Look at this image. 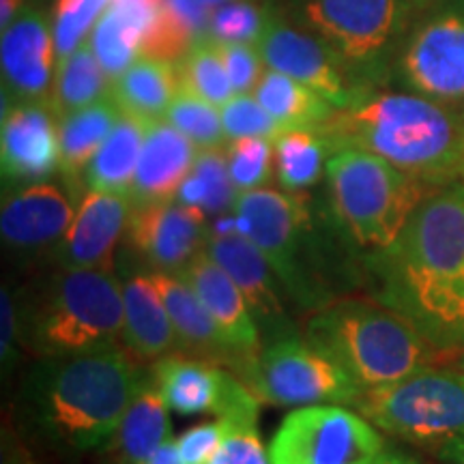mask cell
Returning a JSON list of instances; mask_svg holds the SVG:
<instances>
[{
	"mask_svg": "<svg viewBox=\"0 0 464 464\" xmlns=\"http://www.w3.org/2000/svg\"><path fill=\"white\" fill-rule=\"evenodd\" d=\"M202 179L207 189V200L202 211L207 216H222L235 208V202L239 198L235 183H232L228 172V161H226V150L219 149H202L198 158L191 168Z\"/></svg>",
	"mask_w": 464,
	"mask_h": 464,
	"instance_id": "40",
	"label": "cell"
},
{
	"mask_svg": "<svg viewBox=\"0 0 464 464\" xmlns=\"http://www.w3.org/2000/svg\"><path fill=\"white\" fill-rule=\"evenodd\" d=\"M170 406L161 398L150 376L133 398L130 409L112 437L103 445V456L108 464H142L164 440L170 439Z\"/></svg>",
	"mask_w": 464,
	"mask_h": 464,
	"instance_id": "25",
	"label": "cell"
},
{
	"mask_svg": "<svg viewBox=\"0 0 464 464\" xmlns=\"http://www.w3.org/2000/svg\"><path fill=\"white\" fill-rule=\"evenodd\" d=\"M123 346L140 363L181 353V342L174 332L164 301L149 271H131L123 280Z\"/></svg>",
	"mask_w": 464,
	"mask_h": 464,
	"instance_id": "23",
	"label": "cell"
},
{
	"mask_svg": "<svg viewBox=\"0 0 464 464\" xmlns=\"http://www.w3.org/2000/svg\"><path fill=\"white\" fill-rule=\"evenodd\" d=\"M415 0H288V15L335 52L370 89L392 84L398 52L413 24Z\"/></svg>",
	"mask_w": 464,
	"mask_h": 464,
	"instance_id": "7",
	"label": "cell"
},
{
	"mask_svg": "<svg viewBox=\"0 0 464 464\" xmlns=\"http://www.w3.org/2000/svg\"><path fill=\"white\" fill-rule=\"evenodd\" d=\"M147 127L149 121L140 116L121 112L106 142L102 144V149L97 150V155L86 168L82 179L86 188L130 196Z\"/></svg>",
	"mask_w": 464,
	"mask_h": 464,
	"instance_id": "27",
	"label": "cell"
},
{
	"mask_svg": "<svg viewBox=\"0 0 464 464\" xmlns=\"http://www.w3.org/2000/svg\"><path fill=\"white\" fill-rule=\"evenodd\" d=\"M276 14L256 0H232L216 9L208 22V37L219 44H258Z\"/></svg>",
	"mask_w": 464,
	"mask_h": 464,
	"instance_id": "36",
	"label": "cell"
},
{
	"mask_svg": "<svg viewBox=\"0 0 464 464\" xmlns=\"http://www.w3.org/2000/svg\"><path fill=\"white\" fill-rule=\"evenodd\" d=\"M181 91V75L177 63L140 56L112 82V97L121 112L140 116L144 121H160L177 92Z\"/></svg>",
	"mask_w": 464,
	"mask_h": 464,
	"instance_id": "26",
	"label": "cell"
},
{
	"mask_svg": "<svg viewBox=\"0 0 464 464\" xmlns=\"http://www.w3.org/2000/svg\"><path fill=\"white\" fill-rule=\"evenodd\" d=\"M385 440L362 413L307 404L284 417L269 445L271 464H370Z\"/></svg>",
	"mask_w": 464,
	"mask_h": 464,
	"instance_id": "12",
	"label": "cell"
},
{
	"mask_svg": "<svg viewBox=\"0 0 464 464\" xmlns=\"http://www.w3.org/2000/svg\"><path fill=\"white\" fill-rule=\"evenodd\" d=\"M196 158V144L185 133L168 121H150L130 189L133 207L177 198Z\"/></svg>",
	"mask_w": 464,
	"mask_h": 464,
	"instance_id": "21",
	"label": "cell"
},
{
	"mask_svg": "<svg viewBox=\"0 0 464 464\" xmlns=\"http://www.w3.org/2000/svg\"><path fill=\"white\" fill-rule=\"evenodd\" d=\"M149 276L158 286L161 301L170 314L183 355L207 359L232 372L241 359L189 284L181 276L161 274V271H149Z\"/></svg>",
	"mask_w": 464,
	"mask_h": 464,
	"instance_id": "22",
	"label": "cell"
},
{
	"mask_svg": "<svg viewBox=\"0 0 464 464\" xmlns=\"http://www.w3.org/2000/svg\"><path fill=\"white\" fill-rule=\"evenodd\" d=\"M110 89H112V82L86 39L73 54L58 63L48 103L56 112L58 121H63L75 110L106 100L110 97Z\"/></svg>",
	"mask_w": 464,
	"mask_h": 464,
	"instance_id": "30",
	"label": "cell"
},
{
	"mask_svg": "<svg viewBox=\"0 0 464 464\" xmlns=\"http://www.w3.org/2000/svg\"><path fill=\"white\" fill-rule=\"evenodd\" d=\"M208 11L202 0H164L153 31L142 44L140 56L179 63L191 45L208 34Z\"/></svg>",
	"mask_w": 464,
	"mask_h": 464,
	"instance_id": "32",
	"label": "cell"
},
{
	"mask_svg": "<svg viewBox=\"0 0 464 464\" xmlns=\"http://www.w3.org/2000/svg\"><path fill=\"white\" fill-rule=\"evenodd\" d=\"M125 346L44 359L28 381L26 402L45 437L69 450L103 448L147 382Z\"/></svg>",
	"mask_w": 464,
	"mask_h": 464,
	"instance_id": "3",
	"label": "cell"
},
{
	"mask_svg": "<svg viewBox=\"0 0 464 464\" xmlns=\"http://www.w3.org/2000/svg\"><path fill=\"white\" fill-rule=\"evenodd\" d=\"M392 84L464 108V0L421 5L398 52Z\"/></svg>",
	"mask_w": 464,
	"mask_h": 464,
	"instance_id": "10",
	"label": "cell"
},
{
	"mask_svg": "<svg viewBox=\"0 0 464 464\" xmlns=\"http://www.w3.org/2000/svg\"><path fill=\"white\" fill-rule=\"evenodd\" d=\"M0 318H3V340H0V353H3V363L7 365L14 357V344L15 338L20 335V327H17V310L15 301L11 297L7 288H3V299H0Z\"/></svg>",
	"mask_w": 464,
	"mask_h": 464,
	"instance_id": "43",
	"label": "cell"
},
{
	"mask_svg": "<svg viewBox=\"0 0 464 464\" xmlns=\"http://www.w3.org/2000/svg\"><path fill=\"white\" fill-rule=\"evenodd\" d=\"M304 338L340 363L363 390L432 368L448 357L381 301L340 299L305 321Z\"/></svg>",
	"mask_w": 464,
	"mask_h": 464,
	"instance_id": "4",
	"label": "cell"
},
{
	"mask_svg": "<svg viewBox=\"0 0 464 464\" xmlns=\"http://www.w3.org/2000/svg\"><path fill=\"white\" fill-rule=\"evenodd\" d=\"M324 174L335 224L365 256L393 246L415 208L437 189L363 149L335 150Z\"/></svg>",
	"mask_w": 464,
	"mask_h": 464,
	"instance_id": "6",
	"label": "cell"
},
{
	"mask_svg": "<svg viewBox=\"0 0 464 464\" xmlns=\"http://www.w3.org/2000/svg\"><path fill=\"white\" fill-rule=\"evenodd\" d=\"M318 131L332 155L363 149L430 188L464 181V110L417 92L376 89Z\"/></svg>",
	"mask_w": 464,
	"mask_h": 464,
	"instance_id": "2",
	"label": "cell"
},
{
	"mask_svg": "<svg viewBox=\"0 0 464 464\" xmlns=\"http://www.w3.org/2000/svg\"><path fill=\"white\" fill-rule=\"evenodd\" d=\"M357 413L382 432L443 460L464 462V372L426 368L382 387L365 390Z\"/></svg>",
	"mask_w": 464,
	"mask_h": 464,
	"instance_id": "8",
	"label": "cell"
},
{
	"mask_svg": "<svg viewBox=\"0 0 464 464\" xmlns=\"http://www.w3.org/2000/svg\"><path fill=\"white\" fill-rule=\"evenodd\" d=\"M3 103L0 164L5 181H45L61 168V121L48 100Z\"/></svg>",
	"mask_w": 464,
	"mask_h": 464,
	"instance_id": "15",
	"label": "cell"
},
{
	"mask_svg": "<svg viewBox=\"0 0 464 464\" xmlns=\"http://www.w3.org/2000/svg\"><path fill=\"white\" fill-rule=\"evenodd\" d=\"M177 200L183 202V205H188V207H198V208L205 207V200H207L205 183H202V179L194 170L185 177L181 188H179Z\"/></svg>",
	"mask_w": 464,
	"mask_h": 464,
	"instance_id": "44",
	"label": "cell"
},
{
	"mask_svg": "<svg viewBox=\"0 0 464 464\" xmlns=\"http://www.w3.org/2000/svg\"><path fill=\"white\" fill-rule=\"evenodd\" d=\"M24 9V0H0V24L7 28Z\"/></svg>",
	"mask_w": 464,
	"mask_h": 464,
	"instance_id": "47",
	"label": "cell"
},
{
	"mask_svg": "<svg viewBox=\"0 0 464 464\" xmlns=\"http://www.w3.org/2000/svg\"><path fill=\"white\" fill-rule=\"evenodd\" d=\"M327 142L318 130H288L276 140V174L286 191H304L321 181L327 160Z\"/></svg>",
	"mask_w": 464,
	"mask_h": 464,
	"instance_id": "33",
	"label": "cell"
},
{
	"mask_svg": "<svg viewBox=\"0 0 464 464\" xmlns=\"http://www.w3.org/2000/svg\"><path fill=\"white\" fill-rule=\"evenodd\" d=\"M211 226L207 213L179 200L133 207L125 247L147 271L181 276L207 249Z\"/></svg>",
	"mask_w": 464,
	"mask_h": 464,
	"instance_id": "14",
	"label": "cell"
},
{
	"mask_svg": "<svg viewBox=\"0 0 464 464\" xmlns=\"http://www.w3.org/2000/svg\"><path fill=\"white\" fill-rule=\"evenodd\" d=\"M224 439V423L222 421H207L200 426L189 428L177 439L179 456L183 464H208L216 456Z\"/></svg>",
	"mask_w": 464,
	"mask_h": 464,
	"instance_id": "42",
	"label": "cell"
},
{
	"mask_svg": "<svg viewBox=\"0 0 464 464\" xmlns=\"http://www.w3.org/2000/svg\"><path fill=\"white\" fill-rule=\"evenodd\" d=\"M218 44L235 95H249L263 78V56L249 44Z\"/></svg>",
	"mask_w": 464,
	"mask_h": 464,
	"instance_id": "41",
	"label": "cell"
},
{
	"mask_svg": "<svg viewBox=\"0 0 464 464\" xmlns=\"http://www.w3.org/2000/svg\"><path fill=\"white\" fill-rule=\"evenodd\" d=\"M123 282L112 271L63 269L24 316V342L44 359L123 346Z\"/></svg>",
	"mask_w": 464,
	"mask_h": 464,
	"instance_id": "5",
	"label": "cell"
},
{
	"mask_svg": "<svg viewBox=\"0 0 464 464\" xmlns=\"http://www.w3.org/2000/svg\"><path fill=\"white\" fill-rule=\"evenodd\" d=\"M112 0H56L54 5V50L58 63L73 54L86 42V34L95 28L97 20Z\"/></svg>",
	"mask_w": 464,
	"mask_h": 464,
	"instance_id": "37",
	"label": "cell"
},
{
	"mask_svg": "<svg viewBox=\"0 0 464 464\" xmlns=\"http://www.w3.org/2000/svg\"><path fill=\"white\" fill-rule=\"evenodd\" d=\"M256 48L266 67L310 86L335 110L355 106L368 92L376 91L363 84L321 39L277 14L266 24Z\"/></svg>",
	"mask_w": 464,
	"mask_h": 464,
	"instance_id": "13",
	"label": "cell"
},
{
	"mask_svg": "<svg viewBox=\"0 0 464 464\" xmlns=\"http://www.w3.org/2000/svg\"><path fill=\"white\" fill-rule=\"evenodd\" d=\"M181 277L198 295L202 305L216 318L219 329L239 355L241 362L232 372L254 362L263 351V340H260V329L249 312L247 301L235 280L208 256L207 249L191 260Z\"/></svg>",
	"mask_w": 464,
	"mask_h": 464,
	"instance_id": "20",
	"label": "cell"
},
{
	"mask_svg": "<svg viewBox=\"0 0 464 464\" xmlns=\"http://www.w3.org/2000/svg\"><path fill=\"white\" fill-rule=\"evenodd\" d=\"M254 97L280 123L284 131L318 130L335 112V108L323 95L276 69L265 72L254 89Z\"/></svg>",
	"mask_w": 464,
	"mask_h": 464,
	"instance_id": "29",
	"label": "cell"
},
{
	"mask_svg": "<svg viewBox=\"0 0 464 464\" xmlns=\"http://www.w3.org/2000/svg\"><path fill=\"white\" fill-rule=\"evenodd\" d=\"M119 116L121 108L116 106L112 97H106L82 110H75L61 121V168L58 170L72 191L80 188L86 168L106 142Z\"/></svg>",
	"mask_w": 464,
	"mask_h": 464,
	"instance_id": "28",
	"label": "cell"
},
{
	"mask_svg": "<svg viewBox=\"0 0 464 464\" xmlns=\"http://www.w3.org/2000/svg\"><path fill=\"white\" fill-rule=\"evenodd\" d=\"M181 89L194 92L213 106H224L235 97L224 58L211 37H202L191 45L188 54L177 63Z\"/></svg>",
	"mask_w": 464,
	"mask_h": 464,
	"instance_id": "34",
	"label": "cell"
},
{
	"mask_svg": "<svg viewBox=\"0 0 464 464\" xmlns=\"http://www.w3.org/2000/svg\"><path fill=\"white\" fill-rule=\"evenodd\" d=\"M228 3H232V0H202V5H205V7L211 11H216V9H219V7H224V5H228Z\"/></svg>",
	"mask_w": 464,
	"mask_h": 464,
	"instance_id": "49",
	"label": "cell"
},
{
	"mask_svg": "<svg viewBox=\"0 0 464 464\" xmlns=\"http://www.w3.org/2000/svg\"><path fill=\"white\" fill-rule=\"evenodd\" d=\"M54 31L39 7H24L0 42L3 95L9 102L48 100L54 73Z\"/></svg>",
	"mask_w": 464,
	"mask_h": 464,
	"instance_id": "17",
	"label": "cell"
},
{
	"mask_svg": "<svg viewBox=\"0 0 464 464\" xmlns=\"http://www.w3.org/2000/svg\"><path fill=\"white\" fill-rule=\"evenodd\" d=\"M207 252L241 288L249 312L260 334L266 335V342L297 335L293 332V323L284 307V286L280 277L266 263L256 243L243 235L211 237L207 243Z\"/></svg>",
	"mask_w": 464,
	"mask_h": 464,
	"instance_id": "18",
	"label": "cell"
},
{
	"mask_svg": "<svg viewBox=\"0 0 464 464\" xmlns=\"http://www.w3.org/2000/svg\"><path fill=\"white\" fill-rule=\"evenodd\" d=\"M75 208L67 191L54 183H31L7 196L0 208V235L5 246L34 252L63 239Z\"/></svg>",
	"mask_w": 464,
	"mask_h": 464,
	"instance_id": "19",
	"label": "cell"
},
{
	"mask_svg": "<svg viewBox=\"0 0 464 464\" xmlns=\"http://www.w3.org/2000/svg\"><path fill=\"white\" fill-rule=\"evenodd\" d=\"M415 3H420V5H426V3H430V0H415Z\"/></svg>",
	"mask_w": 464,
	"mask_h": 464,
	"instance_id": "51",
	"label": "cell"
},
{
	"mask_svg": "<svg viewBox=\"0 0 464 464\" xmlns=\"http://www.w3.org/2000/svg\"><path fill=\"white\" fill-rule=\"evenodd\" d=\"M222 365L172 353L150 363L149 376L174 413H216L222 390Z\"/></svg>",
	"mask_w": 464,
	"mask_h": 464,
	"instance_id": "24",
	"label": "cell"
},
{
	"mask_svg": "<svg viewBox=\"0 0 464 464\" xmlns=\"http://www.w3.org/2000/svg\"><path fill=\"white\" fill-rule=\"evenodd\" d=\"M142 464H183L181 456H179V448H177V440L172 437L164 440L158 450L153 451V456L147 458Z\"/></svg>",
	"mask_w": 464,
	"mask_h": 464,
	"instance_id": "46",
	"label": "cell"
},
{
	"mask_svg": "<svg viewBox=\"0 0 464 464\" xmlns=\"http://www.w3.org/2000/svg\"><path fill=\"white\" fill-rule=\"evenodd\" d=\"M235 374L260 400L277 406L355 404L365 392L340 363L299 335L266 342Z\"/></svg>",
	"mask_w": 464,
	"mask_h": 464,
	"instance_id": "11",
	"label": "cell"
},
{
	"mask_svg": "<svg viewBox=\"0 0 464 464\" xmlns=\"http://www.w3.org/2000/svg\"><path fill=\"white\" fill-rule=\"evenodd\" d=\"M243 237L256 243L282 286L301 307L327 305V288L312 258V213L299 191L258 188L235 202Z\"/></svg>",
	"mask_w": 464,
	"mask_h": 464,
	"instance_id": "9",
	"label": "cell"
},
{
	"mask_svg": "<svg viewBox=\"0 0 464 464\" xmlns=\"http://www.w3.org/2000/svg\"><path fill=\"white\" fill-rule=\"evenodd\" d=\"M166 121L185 133L198 149H219L228 140L218 106L185 89L179 91L172 100L166 112Z\"/></svg>",
	"mask_w": 464,
	"mask_h": 464,
	"instance_id": "35",
	"label": "cell"
},
{
	"mask_svg": "<svg viewBox=\"0 0 464 464\" xmlns=\"http://www.w3.org/2000/svg\"><path fill=\"white\" fill-rule=\"evenodd\" d=\"M460 370L464 372V351L460 353Z\"/></svg>",
	"mask_w": 464,
	"mask_h": 464,
	"instance_id": "50",
	"label": "cell"
},
{
	"mask_svg": "<svg viewBox=\"0 0 464 464\" xmlns=\"http://www.w3.org/2000/svg\"><path fill=\"white\" fill-rule=\"evenodd\" d=\"M372 295L443 355L464 351V181L432 189L402 235L365 256Z\"/></svg>",
	"mask_w": 464,
	"mask_h": 464,
	"instance_id": "1",
	"label": "cell"
},
{
	"mask_svg": "<svg viewBox=\"0 0 464 464\" xmlns=\"http://www.w3.org/2000/svg\"><path fill=\"white\" fill-rule=\"evenodd\" d=\"M370 464H420L415 458L402 454L398 450H382Z\"/></svg>",
	"mask_w": 464,
	"mask_h": 464,
	"instance_id": "48",
	"label": "cell"
},
{
	"mask_svg": "<svg viewBox=\"0 0 464 464\" xmlns=\"http://www.w3.org/2000/svg\"><path fill=\"white\" fill-rule=\"evenodd\" d=\"M462 110H464V108H462Z\"/></svg>",
	"mask_w": 464,
	"mask_h": 464,
	"instance_id": "52",
	"label": "cell"
},
{
	"mask_svg": "<svg viewBox=\"0 0 464 464\" xmlns=\"http://www.w3.org/2000/svg\"><path fill=\"white\" fill-rule=\"evenodd\" d=\"M222 125L228 140L237 138H266L276 142L284 130L280 123L260 106L256 97L235 95L222 106Z\"/></svg>",
	"mask_w": 464,
	"mask_h": 464,
	"instance_id": "39",
	"label": "cell"
},
{
	"mask_svg": "<svg viewBox=\"0 0 464 464\" xmlns=\"http://www.w3.org/2000/svg\"><path fill=\"white\" fill-rule=\"evenodd\" d=\"M232 183L239 194L265 188L274 172V149L266 138H237L224 147Z\"/></svg>",
	"mask_w": 464,
	"mask_h": 464,
	"instance_id": "38",
	"label": "cell"
},
{
	"mask_svg": "<svg viewBox=\"0 0 464 464\" xmlns=\"http://www.w3.org/2000/svg\"><path fill=\"white\" fill-rule=\"evenodd\" d=\"M161 3H164V0H112L110 5L130 9L133 14L144 17V20H149L150 24L155 26V22H158L160 11H161ZM150 31H153V28H150Z\"/></svg>",
	"mask_w": 464,
	"mask_h": 464,
	"instance_id": "45",
	"label": "cell"
},
{
	"mask_svg": "<svg viewBox=\"0 0 464 464\" xmlns=\"http://www.w3.org/2000/svg\"><path fill=\"white\" fill-rule=\"evenodd\" d=\"M133 202L127 194L89 189L75 207V216L54 258L63 269L112 271L114 252L125 237Z\"/></svg>",
	"mask_w": 464,
	"mask_h": 464,
	"instance_id": "16",
	"label": "cell"
},
{
	"mask_svg": "<svg viewBox=\"0 0 464 464\" xmlns=\"http://www.w3.org/2000/svg\"><path fill=\"white\" fill-rule=\"evenodd\" d=\"M150 28L153 24L149 20L136 15L130 9L110 5L103 11V15L92 28L89 42L110 82H114L121 73H125L140 58L142 44Z\"/></svg>",
	"mask_w": 464,
	"mask_h": 464,
	"instance_id": "31",
	"label": "cell"
}]
</instances>
